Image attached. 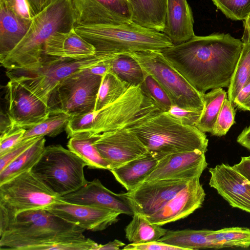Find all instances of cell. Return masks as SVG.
<instances>
[{
	"label": "cell",
	"instance_id": "74e56055",
	"mask_svg": "<svg viewBox=\"0 0 250 250\" xmlns=\"http://www.w3.org/2000/svg\"><path fill=\"white\" fill-rule=\"evenodd\" d=\"M233 105L228 98L224 100L210 133L212 135L217 137L225 135L235 123V111Z\"/></svg>",
	"mask_w": 250,
	"mask_h": 250
},
{
	"label": "cell",
	"instance_id": "ab89813d",
	"mask_svg": "<svg viewBox=\"0 0 250 250\" xmlns=\"http://www.w3.org/2000/svg\"><path fill=\"white\" fill-rule=\"evenodd\" d=\"M0 3L25 20L31 21L37 15L29 0H0Z\"/></svg>",
	"mask_w": 250,
	"mask_h": 250
},
{
	"label": "cell",
	"instance_id": "cb8c5ba5",
	"mask_svg": "<svg viewBox=\"0 0 250 250\" xmlns=\"http://www.w3.org/2000/svg\"><path fill=\"white\" fill-rule=\"evenodd\" d=\"M0 3V59L3 58L21 40L31 24Z\"/></svg>",
	"mask_w": 250,
	"mask_h": 250
},
{
	"label": "cell",
	"instance_id": "7c38bea8",
	"mask_svg": "<svg viewBox=\"0 0 250 250\" xmlns=\"http://www.w3.org/2000/svg\"><path fill=\"white\" fill-rule=\"evenodd\" d=\"M5 88L6 113L15 126L26 129L49 116L47 105L20 83L9 80Z\"/></svg>",
	"mask_w": 250,
	"mask_h": 250
},
{
	"label": "cell",
	"instance_id": "d590c367",
	"mask_svg": "<svg viewBox=\"0 0 250 250\" xmlns=\"http://www.w3.org/2000/svg\"><path fill=\"white\" fill-rule=\"evenodd\" d=\"M144 73V80L140 85L142 90L162 111L168 112L173 104L167 94L152 76Z\"/></svg>",
	"mask_w": 250,
	"mask_h": 250
},
{
	"label": "cell",
	"instance_id": "4dcf8cb0",
	"mask_svg": "<svg viewBox=\"0 0 250 250\" xmlns=\"http://www.w3.org/2000/svg\"><path fill=\"white\" fill-rule=\"evenodd\" d=\"M207 237L214 245V249L250 247V229L246 227H234L211 230Z\"/></svg>",
	"mask_w": 250,
	"mask_h": 250
},
{
	"label": "cell",
	"instance_id": "4316f807",
	"mask_svg": "<svg viewBox=\"0 0 250 250\" xmlns=\"http://www.w3.org/2000/svg\"><path fill=\"white\" fill-rule=\"evenodd\" d=\"M209 229L167 230L158 241L183 248L184 250L214 249L207 235Z\"/></svg>",
	"mask_w": 250,
	"mask_h": 250
},
{
	"label": "cell",
	"instance_id": "d6986e66",
	"mask_svg": "<svg viewBox=\"0 0 250 250\" xmlns=\"http://www.w3.org/2000/svg\"><path fill=\"white\" fill-rule=\"evenodd\" d=\"M45 209L85 230L93 231L103 230L116 223L121 214L109 209L69 203L61 199Z\"/></svg>",
	"mask_w": 250,
	"mask_h": 250
},
{
	"label": "cell",
	"instance_id": "f35d334b",
	"mask_svg": "<svg viewBox=\"0 0 250 250\" xmlns=\"http://www.w3.org/2000/svg\"><path fill=\"white\" fill-rule=\"evenodd\" d=\"M42 137L23 139L7 152L0 156V172Z\"/></svg>",
	"mask_w": 250,
	"mask_h": 250
},
{
	"label": "cell",
	"instance_id": "f6af8a7d",
	"mask_svg": "<svg viewBox=\"0 0 250 250\" xmlns=\"http://www.w3.org/2000/svg\"><path fill=\"white\" fill-rule=\"evenodd\" d=\"M232 167L250 182V156L242 157L240 162Z\"/></svg>",
	"mask_w": 250,
	"mask_h": 250
},
{
	"label": "cell",
	"instance_id": "9a60e30c",
	"mask_svg": "<svg viewBox=\"0 0 250 250\" xmlns=\"http://www.w3.org/2000/svg\"><path fill=\"white\" fill-rule=\"evenodd\" d=\"M94 145L101 155L109 163L110 170L147 151L137 135L128 127L98 134Z\"/></svg>",
	"mask_w": 250,
	"mask_h": 250
},
{
	"label": "cell",
	"instance_id": "9c48e42d",
	"mask_svg": "<svg viewBox=\"0 0 250 250\" xmlns=\"http://www.w3.org/2000/svg\"><path fill=\"white\" fill-rule=\"evenodd\" d=\"M60 201L30 170L17 175L0 184V233L18 213L46 209Z\"/></svg>",
	"mask_w": 250,
	"mask_h": 250
},
{
	"label": "cell",
	"instance_id": "836d02e7",
	"mask_svg": "<svg viewBox=\"0 0 250 250\" xmlns=\"http://www.w3.org/2000/svg\"><path fill=\"white\" fill-rule=\"evenodd\" d=\"M250 83V42H243V47L232 76L228 90V99L233 101L240 91Z\"/></svg>",
	"mask_w": 250,
	"mask_h": 250
},
{
	"label": "cell",
	"instance_id": "e0dca14e",
	"mask_svg": "<svg viewBox=\"0 0 250 250\" xmlns=\"http://www.w3.org/2000/svg\"><path fill=\"white\" fill-rule=\"evenodd\" d=\"M209 185L232 208L250 213V182L225 164L208 169Z\"/></svg>",
	"mask_w": 250,
	"mask_h": 250
},
{
	"label": "cell",
	"instance_id": "484cf974",
	"mask_svg": "<svg viewBox=\"0 0 250 250\" xmlns=\"http://www.w3.org/2000/svg\"><path fill=\"white\" fill-rule=\"evenodd\" d=\"M98 135L89 132L76 133L69 138L67 147L83 160L88 168L110 170L109 163L94 145Z\"/></svg>",
	"mask_w": 250,
	"mask_h": 250
},
{
	"label": "cell",
	"instance_id": "ac0fdd59",
	"mask_svg": "<svg viewBox=\"0 0 250 250\" xmlns=\"http://www.w3.org/2000/svg\"><path fill=\"white\" fill-rule=\"evenodd\" d=\"M205 197L200 177H197L189 181L160 209L146 218L151 223L160 226L183 219L201 208Z\"/></svg>",
	"mask_w": 250,
	"mask_h": 250
},
{
	"label": "cell",
	"instance_id": "f546056e",
	"mask_svg": "<svg viewBox=\"0 0 250 250\" xmlns=\"http://www.w3.org/2000/svg\"><path fill=\"white\" fill-rule=\"evenodd\" d=\"M204 108L196 126L201 131L211 133L224 100L228 98L222 88L213 89L203 94Z\"/></svg>",
	"mask_w": 250,
	"mask_h": 250
},
{
	"label": "cell",
	"instance_id": "60d3db41",
	"mask_svg": "<svg viewBox=\"0 0 250 250\" xmlns=\"http://www.w3.org/2000/svg\"><path fill=\"white\" fill-rule=\"evenodd\" d=\"M26 129L17 126L0 134V156L4 154L20 143L23 138Z\"/></svg>",
	"mask_w": 250,
	"mask_h": 250
},
{
	"label": "cell",
	"instance_id": "8fae6325",
	"mask_svg": "<svg viewBox=\"0 0 250 250\" xmlns=\"http://www.w3.org/2000/svg\"><path fill=\"white\" fill-rule=\"evenodd\" d=\"M102 77L87 68L63 79L49 97L47 105L50 115L65 113L73 117L94 111Z\"/></svg>",
	"mask_w": 250,
	"mask_h": 250
},
{
	"label": "cell",
	"instance_id": "ffe728a7",
	"mask_svg": "<svg viewBox=\"0 0 250 250\" xmlns=\"http://www.w3.org/2000/svg\"><path fill=\"white\" fill-rule=\"evenodd\" d=\"M59 198L69 203L105 208L130 216L134 214L131 207L120 193L111 191L97 179Z\"/></svg>",
	"mask_w": 250,
	"mask_h": 250
},
{
	"label": "cell",
	"instance_id": "2e32d148",
	"mask_svg": "<svg viewBox=\"0 0 250 250\" xmlns=\"http://www.w3.org/2000/svg\"><path fill=\"white\" fill-rule=\"evenodd\" d=\"M205 153L199 149L170 154L159 160L145 181L162 179L191 180L207 168Z\"/></svg>",
	"mask_w": 250,
	"mask_h": 250
},
{
	"label": "cell",
	"instance_id": "ee69618b",
	"mask_svg": "<svg viewBox=\"0 0 250 250\" xmlns=\"http://www.w3.org/2000/svg\"><path fill=\"white\" fill-rule=\"evenodd\" d=\"M233 105L241 110L250 111V83L240 91L233 101Z\"/></svg>",
	"mask_w": 250,
	"mask_h": 250
},
{
	"label": "cell",
	"instance_id": "d6a6232c",
	"mask_svg": "<svg viewBox=\"0 0 250 250\" xmlns=\"http://www.w3.org/2000/svg\"><path fill=\"white\" fill-rule=\"evenodd\" d=\"M111 70L131 85H140L145 73L140 64L129 54H116L111 60Z\"/></svg>",
	"mask_w": 250,
	"mask_h": 250
},
{
	"label": "cell",
	"instance_id": "5bb4252c",
	"mask_svg": "<svg viewBox=\"0 0 250 250\" xmlns=\"http://www.w3.org/2000/svg\"><path fill=\"white\" fill-rule=\"evenodd\" d=\"M76 25L132 21L128 0H71Z\"/></svg>",
	"mask_w": 250,
	"mask_h": 250
},
{
	"label": "cell",
	"instance_id": "3957f363",
	"mask_svg": "<svg viewBox=\"0 0 250 250\" xmlns=\"http://www.w3.org/2000/svg\"><path fill=\"white\" fill-rule=\"evenodd\" d=\"M75 26L71 0H52L34 17L15 47L0 59L1 65L6 70L33 67L42 60L45 42L53 34Z\"/></svg>",
	"mask_w": 250,
	"mask_h": 250
},
{
	"label": "cell",
	"instance_id": "b9f144b4",
	"mask_svg": "<svg viewBox=\"0 0 250 250\" xmlns=\"http://www.w3.org/2000/svg\"><path fill=\"white\" fill-rule=\"evenodd\" d=\"M202 111L186 109L173 104L168 112L183 124L195 126L201 115Z\"/></svg>",
	"mask_w": 250,
	"mask_h": 250
},
{
	"label": "cell",
	"instance_id": "816d5d0a",
	"mask_svg": "<svg viewBox=\"0 0 250 250\" xmlns=\"http://www.w3.org/2000/svg\"><path fill=\"white\" fill-rule=\"evenodd\" d=\"M52 0H43L44 3L47 6Z\"/></svg>",
	"mask_w": 250,
	"mask_h": 250
},
{
	"label": "cell",
	"instance_id": "5b68a950",
	"mask_svg": "<svg viewBox=\"0 0 250 250\" xmlns=\"http://www.w3.org/2000/svg\"><path fill=\"white\" fill-rule=\"evenodd\" d=\"M128 128L159 160L174 153L208 150L205 133L196 126L183 124L168 112H154Z\"/></svg>",
	"mask_w": 250,
	"mask_h": 250
},
{
	"label": "cell",
	"instance_id": "603a6c76",
	"mask_svg": "<svg viewBox=\"0 0 250 250\" xmlns=\"http://www.w3.org/2000/svg\"><path fill=\"white\" fill-rule=\"evenodd\" d=\"M159 160L148 151L109 171L127 191L134 189L153 171Z\"/></svg>",
	"mask_w": 250,
	"mask_h": 250
},
{
	"label": "cell",
	"instance_id": "83f0119b",
	"mask_svg": "<svg viewBox=\"0 0 250 250\" xmlns=\"http://www.w3.org/2000/svg\"><path fill=\"white\" fill-rule=\"evenodd\" d=\"M162 226L150 222L146 217L134 213L125 228V237L130 243H144L158 241L167 230Z\"/></svg>",
	"mask_w": 250,
	"mask_h": 250
},
{
	"label": "cell",
	"instance_id": "7bdbcfd3",
	"mask_svg": "<svg viewBox=\"0 0 250 250\" xmlns=\"http://www.w3.org/2000/svg\"><path fill=\"white\" fill-rule=\"evenodd\" d=\"M123 249L126 250H184L183 248L158 241L138 244L130 243L124 246Z\"/></svg>",
	"mask_w": 250,
	"mask_h": 250
},
{
	"label": "cell",
	"instance_id": "8d00e7d4",
	"mask_svg": "<svg viewBox=\"0 0 250 250\" xmlns=\"http://www.w3.org/2000/svg\"><path fill=\"white\" fill-rule=\"evenodd\" d=\"M228 18L244 21L250 13V0H212Z\"/></svg>",
	"mask_w": 250,
	"mask_h": 250
},
{
	"label": "cell",
	"instance_id": "e575fe53",
	"mask_svg": "<svg viewBox=\"0 0 250 250\" xmlns=\"http://www.w3.org/2000/svg\"><path fill=\"white\" fill-rule=\"evenodd\" d=\"M71 118L65 113L50 115L43 121L26 129L23 140L45 136L56 137L65 130Z\"/></svg>",
	"mask_w": 250,
	"mask_h": 250
},
{
	"label": "cell",
	"instance_id": "52a82bcc",
	"mask_svg": "<svg viewBox=\"0 0 250 250\" xmlns=\"http://www.w3.org/2000/svg\"><path fill=\"white\" fill-rule=\"evenodd\" d=\"M115 55L96 52L88 58L70 59L44 54L41 62L33 67L6 70V75L9 80L21 83L47 105L50 94L63 79L79 70L108 60Z\"/></svg>",
	"mask_w": 250,
	"mask_h": 250
},
{
	"label": "cell",
	"instance_id": "7a4b0ae2",
	"mask_svg": "<svg viewBox=\"0 0 250 250\" xmlns=\"http://www.w3.org/2000/svg\"><path fill=\"white\" fill-rule=\"evenodd\" d=\"M85 230L45 209L26 210L8 222L0 250H45L59 242L83 239Z\"/></svg>",
	"mask_w": 250,
	"mask_h": 250
},
{
	"label": "cell",
	"instance_id": "ba28073f",
	"mask_svg": "<svg viewBox=\"0 0 250 250\" xmlns=\"http://www.w3.org/2000/svg\"><path fill=\"white\" fill-rule=\"evenodd\" d=\"M85 162L60 145L45 146L31 171L52 193L60 197L86 184Z\"/></svg>",
	"mask_w": 250,
	"mask_h": 250
},
{
	"label": "cell",
	"instance_id": "bcb514c9",
	"mask_svg": "<svg viewBox=\"0 0 250 250\" xmlns=\"http://www.w3.org/2000/svg\"><path fill=\"white\" fill-rule=\"evenodd\" d=\"M113 57L89 68L90 72L94 75L102 77L104 76L107 72L111 70L110 62Z\"/></svg>",
	"mask_w": 250,
	"mask_h": 250
},
{
	"label": "cell",
	"instance_id": "7402d4cb",
	"mask_svg": "<svg viewBox=\"0 0 250 250\" xmlns=\"http://www.w3.org/2000/svg\"><path fill=\"white\" fill-rule=\"evenodd\" d=\"M191 9L187 0H167L165 28L162 32L173 45L183 43L195 36Z\"/></svg>",
	"mask_w": 250,
	"mask_h": 250
},
{
	"label": "cell",
	"instance_id": "30bf717a",
	"mask_svg": "<svg viewBox=\"0 0 250 250\" xmlns=\"http://www.w3.org/2000/svg\"><path fill=\"white\" fill-rule=\"evenodd\" d=\"M136 59L144 71L152 76L165 89L172 104L181 108L201 111L203 94L196 90L160 51L128 53Z\"/></svg>",
	"mask_w": 250,
	"mask_h": 250
},
{
	"label": "cell",
	"instance_id": "681fc988",
	"mask_svg": "<svg viewBox=\"0 0 250 250\" xmlns=\"http://www.w3.org/2000/svg\"><path fill=\"white\" fill-rule=\"evenodd\" d=\"M244 31L250 30V13L247 18L244 21Z\"/></svg>",
	"mask_w": 250,
	"mask_h": 250
},
{
	"label": "cell",
	"instance_id": "f907efd6",
	"mask_svg": "<svg viewBox=\"0 0 250 250\" xmlns=\"http://www.w3.org/2000/svg\"><path fill=\"white\" fill-rule=\"evenodd\" d=\"M242 40L243 42H250V30L244 31Z\"/></svg>",
	"mask_w": 250,
	"mask_h": 250
},
{
	"label": "cell",
	"instance_id": "277c9868",
	"mask_svg": "<svg viewBox=\"0 0 250 250\" xmlns=\"http://www.w3.org/2000/svg\"><path fill=\"white\" fill-rule=\"evenodd\" d=\"M160 111H162L140 85H131L116 101L102 109L71 117L65 131L68 138L82 132L100 134L129 127Z\"/></svg>",
	"mask_w": 250,
	"mask_h": 250
},
{
	"label": "cell",
	"instance_id": "f1b7e54d",
	"mask_svg": "<svg viewBox=\"0 0 250 250\" xmlns=\"http://www.w3.org/2000/svg\"><path fill=\"white\" fill-rule=\"evenodd\" d=\"M44 136L16 158L0 172V184L26 171L31 170L41 157L45 148Z\"/></svg>",
	"mask_w": 250,
	"mask_h": 250
},
{
	"label": "cell",
	"instance_id": "44dd1931",
	"mask_svg": "<svg viewBox=\"0 0 250 250\" xmlns=\"http://www.w3.org/2000/svg\"><path fill=\"white\" fill-rule=\"evenodd\" d=\"M44 53L55 57L81 59L94 55L96 50L74 27L67 31H58L53 34L45 42Z\"/></svg>",
	"mask_w": 250,
	"mask_h": 250
},
{
	"label": "cell",
	"instance_id": "d4e9b609",
	"mask_svg": "<svg viewBox=\"0 0 250 250\" xmlns=\"http://www.w3.org/2000/svg\"><path fill=\"white\" fill-rule=\"evenodd\" d=\"M132 9V21L142 26L162 32L165 28L167 0H128Z\"/></svg>",
	"mask_w": 250,
	"mask_h": 250
},
{
	"label": "cell",
	"instance_id": "1f68e13d",
	"mask_svg": "<svg viewBox=\"0 0 250 250\" xmlns=\"http://www.w3.org/2000/svg\"><path fill=\"white\" fill-rule=\"evenodd\" d=\"M130 86L111 70L107 72L102 77L94 111L99 110L116 101Z\"/></svg>",
	"mask_w": 250,
	"mask_h": 250
},
{
	"label": "cell",
	"instance_id": "7dc6e473",
	"mask_svg": "<svg viewBox=\"0 0 250 250\" xmlns=\"http://www.w3.org/2000/svg\"><path fill=\"white\" fill-rule=\"evenodd\" d=\"M237 142L250 151V125L245 127L239 135Z\"/></svg>",
	"mask_w": 250,
	"mask_h": 250
},
{
	"label": "cell",
	"instance_id": "c3c4849f",
	"mask_svg": "<svg viewBox=\"0 0 250 250\" xmlns=\"http://www.w3.org/2000/svg\"><path fill=\"white\" fill-rule=\"evenodd\" d=\"M125 246V244L121 241L115 239L104 245L98 244L95 249V250H118L121 247Z\"/></svg>",
	"mask_w": 250,
	"mask_h": 250
},
{
	"label": "cell",
	"instance_id": "6da1fadb",
	"mask_svg": "<svg viewBox=\"0 0 250 250\" xmlns=\"http://www.w3.org/2000/svg\"><path fill=\"white\" fill-rule=\"evenodd\" d=\"M243 42L227 34L195 36L161 52L171 64L202 94L228 88Z\"/></svg>",
	"mask_w": 250,
	"mask_h": 250
},
{
	"label": "cell",
	"instance_id": "4fadbf2b",
	"mask_svg": "<svg viewBox=\"0 0 250 250\" xmlns=\"http://www.w3.org/2000/svg\"><path fill=\"white\" fill-rule=\"evenodd\" d=\"M190 180L162 179L144 181L136 188L121 193L136 213L145 217L154 213Z\"/></svg>",
	"mask_w": 250,
	"mask_h": 250
},
{
	"label": "cell",
	"instance_id": "8992f818",
	"mask_svg": "<svg viewBox=\"0 0 250 250\" xmlns=\"http://www.w3.org/2000/svg\"><path fill=\"white\" fill-rule=\"evenodd\" d=\"M76 31L106 55L160 51L173 45L164 34L132 21L118 24L78 25Z\"/></svg>",
	"mask_w": 250,
	"mask_h": 250
}]
</instances>
